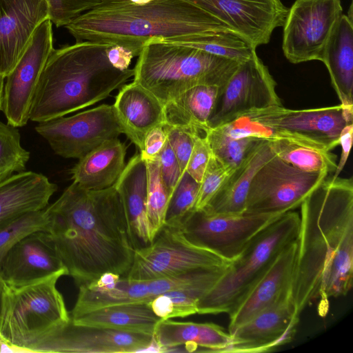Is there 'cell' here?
Here are the masks:
<instances>
[{"mask_svg":"<svg viewBox=\"0 0 353 353\" xmlns=\"http://www.w3.org/2000/svg\"><path fill=\"white\" fill-rule=\"evenodd\" d=\"M274 156L270 141L262 139L232 171L202 210L210 214L245 212L247 195L254 176Z\"/></svg>","mask_w":353,"mask_h":353,"instance_id":"26","label":"cell"},{"mask_svg":"<svg viewBox=\"0 0 353 353\" xmlns=\"http://www.w3.org/2000/svg\"><path fill=\"white\" fill-rule=\"evenodd\" d=\"M42 174L23 171L0 182V228L20 216L42 210L57 190Z\"/></svg>","mask_w":353,"mask_h":353,"instance_id":"25","label":"cell"},{"mask_svg":"<svg viewBox=\"0 0 353 353\" xmlns=\"http://www.w3.org/2000/svg\"><path fill=\"white\" fill-rule=\"evenodd\" d=\"M276 156L294 168L307 172L334 173L336 156L321 149L284 139L269 141Z\"/></svg>","mask_w":353,"mask_h":353,"instance_id":"33","label":"cell"},{"mask_svg":"<svg viewBox=\"0 0 353 353\" xmlns=\"http://www.w3.org/2000/svg\"><path fill=\"white\" fill-rule=\"evenodd\" d=\"M113 106L125 134L140 152L143 150L146 134L151 129L165 124L162 103L134 81L119 88Z\"/></svg>","mask_w":353,"mask_h":353,"instance_id":"23","label":"cell"},{"mask_svg":"<svg viewBox=\"0 0 353 353\" xmlns=\"http://www.w3.org/2000/svg\"><path fill=\"white\" fill-rule=\"evenodd\" d=\"M134 3H145V2H148L151 0H130Z\"/></svg>","mask_w":353,"mask_h":353,"instance_id":"50","label":"cell"},{"mask_svg":"<svg viewBox=\"0 0 353 353\" xmlns=\"http://www.w3.org/2000/svg\"><path fill=\"white\" fill-rule=\"evenodd\" d=\"M120 277L119 274L113 272H105L95 281L83 286L93 291H109L117 285Z\"/></svg>","mask_w":353,"mask_h":353,"instance_id":"47","label":"cell"},{"mask_svg":"<svg viewBox=\"0 0 353 353\" xmlns=\"http://www.w3.org/2000/svg\"><path fill=\"white\" fill-rule=\"evenodd\" d=\"M205 137L212 155L232 169H234L262 140L252 137L232 138L219 127L209 128Z\"/></svg>","mask_w":353,"mask_h":353,"instance_id":"35","label":"cell"},{"mask_svg":"<svg viewBox=\"0 0 353 353\" xmlns=\"http://www.w3.org/2000/svg\"><path fill=\"white\" fill-rule=\"evenodd\" d=\"M168 141L163 125L151 129L144 139L143 150L140 154L143 158L158 157Z\"/></svg>","mask_w":353,"mask_h":353,"instance_id":"44","label":"cell"},{"mask_svg":"<svg viewBox=\"0 0 353 353\" xmlns=\"http://www.w3.org/2000/svg\"><path fill=\"white\" fill-rule=\"evenodd\" d=\"M276 83L256 52L241 62L236 70L219 89L209 128L234 121L256 110L281 105L276 94Z\"/></svg>","mask_w":353,"mask_h":353,"instance_id":"13","label":"cell"},{"mask_svg":"<svg viewBox=\"0 0 353 353\" xmlns=\"http://www.w3.org/2000/svg\"><path fill=\"white\" fill-rule=\"evenodd\" d=\"M30 152L21 145L17 127L0 121V182L25 171Z\"/></svg>","mask_w":353,"mask_h":353,"instance_id":"36","label":"cell"},{"mask_svg":"<svg viewBox=\"0 0 353 353\" xmlns=\"http://www.w3.org/2000/svg\"><path fill=\"white\" fill-rule=\"evenodd\" d=\"M154 39L167 44L201 50L238 62L248 59L256 52L245 39L231 31Z\"/></svg>","mask_w":353,"mask_h":353,"instance_id":"32","label":"cell"},{"mask_svg":"<svg viewBox=\"0 0 353 353\" xmlns=\"http://www.w3.org/2000/svg\"><path fill=\"white\" fill-rule=\"evenodd\" d=\"M342 11L341 0H296L283 25L282 48L286 59L292 63L321 61Z\"/></svg>","mask_w":353,"mask_h":353,"instance_id":"12","label":"cell"},{"mask_svg":"<svg viewBox=\"0 0 353 353\" xmlns=\"http://www.w3.org/2000/svg\"><path fill=\"white\" fill-rule=\"evenodd\" d=\"M228 267L200 268L171 276L148 280H134L121 276L117 285L105 292L93 291L85 286H80L70 316L115 304L148 303L154 297L172 290L210 281H219Z\"/></svg>","mask_w":353,"mask_h":353,"instance_id":"17","label":"cell"},{"mask_svg":"<svg viewBox=\"0 0 353 353\" xmlns=\"http://www.w3.org/2000/svg\"><path fill=\"white\" fill-rule=\"evenodd\" d=\"M212 152L205 135L196 138L186 172L198 183H201Z\"/></svg>","mask_w":353,"mask_h":353,"instance_id":"43","label":"cell"},{"mask_svg":"<svg viewBox=\"0 0 353 353\" xmlns=\"http://www.w3.org/2000/svg\"><path fill=\"white\" fill-rule=\"evenodd\" d=\"M126 146L119 138L107 141L79 159L70 170L71 179L88 190L114 185L126 164Z\"/></svg>","mask_w":353,"mask_h":353,"instance_id":"29","label":"cell"},{"mask_svg":"<svg viewBox=\"0 0 353 353\" xmlns=\"http://www.w3.org/2000/svg\"><path fill=\"white\" fill-rule=\"evenodd\" d=\"M240 63L201 50L151 39L138 56L133 81L164 105L194 86L221 88Z\"/></svg>","mask_w":353,"mask_h":353,"instance_id":"5","label":"cell"},{"mask_svg":"<svg viewBox=\"0 0 353 353\" xmlns=\"http://www.w3.org/2000/svg\"><path fill=\"white\" fill-rule=\"evenodd\" d=\"M48 18L45 0H0V75L6 77L37 26Z\"/></svg>","mask_w":353,"mask_h":353,"instance_id":"21","label":"cell"},{"mask_svg":"<svg viewBox=\"0 0 353 353\" xmlns=\"http://www.w3.org/2000/svg\"><path fill=\"white\" fill-rule=\"evenodd\" d=\"M341 104L353 114V19L342 14L325 46L321 61Z\"/></svg>","mask_w":353,"mask_h":353,"instance_id":"28","label":"cell"},{"mask_svg":"<svg viewBox=\"0 0 353 353\" xmlns=\"http://www.w3.org/2000/svg\"><path fill=\"white\" fill-rule=\"evenodd\" d=\"M158 157L161 176L170 198L182 173L176 156L168 141Z\"/></svg>","mask_w":353,"mask_h":353,"instance_id":"42","label":"cell"},{"mask_svg":"<svg viewBox=\"0 0 353 353\" xmlns=\"http://www.w3.org/2000/svg\"><path fill=\"white\" fill-rule=\"evenodd\" d=\"M205 10L254 48L283 26L288 9L281 0H188Z\"/></svg>","mask_w":353,"mask_h":353,"instance_id":"18","label":"cell"},{"mask_svg":"<svg viewBox=\"0 0 353 353\" xmlns=\"http://www.w3.org/2000/svg\"><path fill=\"white\" fill-rule=\"evenodd\" d=\"M240 117L256 125L302 137L330 151L339 145L341 132L345 125L352 123L353 115L340 103L304 110L273 105L250 111Z\"/></svg>","mask_w":353,"mask_h":353,"instance_id":"16","label":"cell"},{"mask_svg":"<svg viewBox=\"0 0 353 353\" xmlns=\"http://www.w3.org/2000/svg\"><path fill=\"white\" fill-rule=\"evenodd\" d=\"M63 275H68V270L48 231L37 230L26 235L0 262V276L10 287L28 285Z\"/></svg>","mask_w":353,"mask_h":353,"instance_id":"19","label":"cell"},{"mask_svg":"<svg viewBox=\"0 0 353 353\" xmlns=\"http://www.w3.org/2000/svg\"><path fill=\"white\" fill-rule=\"evenodd\" d=\"M329 174L302 171L275 155L254 176L245 212L283 214L293 210Z\"/></svg>","mask_w":353,"mask_h":353,"instance_id":"11","label":"cell"},{"mask_svg":"<svg viewBox=\"0 0 353 353\" xmlns=\"http://www.w3.org/2000/svg\"><path fill=\"white\" fill-rule=\"evenodd\" d=\"M6 286V283L3 282V281L2 280V279L0 276V309H1V305L3 294Z\"/></svg>","mask_w":353,"mask_h":353,"instance_id":"49","label":"cell"},{"mask_svg":"<svg viewBox=\"0 0 353 353\" xmlns=\"http://www.w3.org/2000/svg\"><path fill=\"white\" fill-rule=\"evenodd\" d=\"M352 132L353 123L345 125L341 132L339 145H341L342 150L340 160L332 175L333 177L339 176L346 163L352 146Z\"/></svg>","mask_w":353,"mask_h":353,"instance_id":"46","label":"cell"},{"mask_svg":"<svg viewBox=\"0 0 353 353\" xmlns=\"http://www.w3.org/2000/svg\"><path fill=\"white\" fill-rule=\"evenodd\" d=\"M231 262L190 243L180 227L164 224L150 244L135 249L132 265L125 276L134 280L153 279L200 268L227 266Z\"/></svg>","mask_w":353,"mask_h":353,"instance_id":"8","label":"cell"},{"mask_svg":"<svg viewBox=\"0 0 353 353\" xmlns=\"http://www.w3.org/2000/svg\"><path fill=\"white\" fill-rule=\"evenodd\" d=\"M199 185L186 171L182 174L168 202L165 225L180 227L183 219L194 210Z\"/></svg>","mask_w":353,"mask_h":353,"instance_id":"38","label":"cell"},{"mask_svg":"<svg viewBox=\"0 0 353 353\" xmlns=\"http://www.w3.org/2000/svg\"><path fill=\"white\" fill-rule=\"evenodd\" d=\"M106 54L112 65L119 70L128 69L132 59L134 57L131 50L117 45L109 46Z\"/></svg>","mask_w":353,"mask_h":353,"instance_id":"45","label":"cell"},{"mask_svg":"<svg viewBox=\"0 0 353 353\" xmlns=\"http://www.w3.org/2000/svg\"><path fill=\"white\" fill-rule=\"evenodd\" d=\"M282 214H210L193 210L183 219L180 228L190 243L232 261L256 234Z\"/></svg>","mask_w":353,"mask_h":353,"instance_id":"9","label":"cell"},{"mask_svg":"<svg viewBox=\"0 0 353 353\" xmlns=\"http://www.w3.org/2000/svg\"><path fill=\"white\" fill-rule=\"evenodd\" d=\"M46 210L48 232L78 287L105 272L128 274L135 248L114 185L94 190L73 181Z\"/></svg>","mask_w":353,"mask_h":353,"instance_id":"2","label":"cell"},{"mask_svg":"<svg viewBox=\"0 0 353 353\" xmlns=\"http://www.w3.org/2000/svg\"><path fill=\"white\" fill-rule=\"evenodd\" d=\"M59 276L21 287L6 286L0 309V341L25 352L68 323L70 316L56 287Z\"/></svg>","mask_w":353,"mask_h":353,"instance_id":"7","label":"cell"},{"mask_svg":"<svg viewBox=\"0 0 353 353\" xmlns=\"http://www.w3.org/2000/svg\"><path fill=\"white\" fill-rule=\"evenodd\" d=\"M35 130L56 154L78 159L125 134L113 105L105 103L70 117L39 123Z\"/></svg>","mask_w":353,"mask_h":353,"instance_id":"10","label":"cell"},{"mask_svg":"<svg viewBox=\"0 0 353 353\" xmlns=\"http://www.w3.org/2000/svg\"><path fill=\"white\" fill-rule=\"evenodd\" d=\"M108 44L76 41L54 50L41 74L29 119L41 123L64 117L108 98L132 77L110 63Z\"/></svg>","mask_w":353,"mask_h":353,"instance_id":"4","label":"cell"},{"mask_svg":"<svg viewBox=\"0 0 353 353\" xmlns=\"http://www.w3.org/2000/svg\"><path fill=\"white\" fill-rule=\"evenodd\" d=\"M143 159L148 176L147 217L150 234L154 239L165 224L170 196L161 176L159 157Z\"/></svg>","mask_w":353,"mask_h":353,"instance_id":"34","label":"cell"},{"mask_svg":"<svg viewBox=\"0 0 353 353\" xmlns=\"http://www.w3.org/2000/svg\"><path fill=\"white\" fill-rule=\"evenodd\" d=\"M219 92L208 85L184 91L163 105L165 124L205 135Z\"/></svg>","mask_w":353,"mask_h":353,"instance_id":"30","label":"cell"},{"mask_svg":"<svg viewBox=\"0 0 353 353\" xmlns=\"http://www.w3.org/2000/svg\"><path fill=\"white\" fill-rule=\"evenodd\" d=\"M153 334L73 323L71 319L31 345L27 352H153Z\"/></svg>","mask_w":353,"mask_h":353,"instance_id":"15","label":"cell"},{"mask_svg":"<svg viewBox=\"0 0 353 353\" xmlns=\"http://www.w3.org/2000/svg\"><path fill=\"white\" fill-rule=\"evenodd\" d=\"M70 319L77 324L150 334H154L157 324L161 320L145 302L105 306L70 316Z\"/></svg>","mask_w":353,"mask_h":353,"instance_id":"31","label":"cell"},{"mask_svg":"<svg viewBox=\"0 0 353 353\" xmlns=\"http://www.w3.org/2000/svg\"><path fill=\"white\" fill-rule=\"evenodd\" d=\"M48 18L57 27L65 26L81 14L92 10L106 0H45Z\"/></svg>","mask_w":353,"mask_h":353,"instance_id":"39","label":"cell"},{"mask_svg":"<svg viewBox=\"0 0 353 353\" xmlns=\"http://www.w3.org/2000/svg\"><path fill=\"white\" fill-rule=\"evenodd\" d=\"M299 223V214L288 211L256 234L218 283L199 299L197 314L233 312L281 252L297 239Z\"/></svg>","mask_w":353,"mask_h":353,"instance_id":"6","label":"cell"},{"mask_svg":"<svg viewBox=\"0 0 353 353\" xmlns=\"http://www.w3.org/2000/svg\"><path fill=\"white\" fill-rule=\"evenodd\" d=\"M299 314L290 292L229 331L228 352H270L290 343L296 333Z\"/></svg>","mask_w":353,"mask_h":353,"instance_id":"20","label":"cell"},{"mask_svg":"<svg viewBox=\"0 0 353 353\" xmlns=\"http://www.w3.org/2000/svg\"><path fill=\"white\" fill-rule=\"evenodd\" d=\"M147 185L146 164L139 153L130 159L114 183L135 249L147 246L153 241L147 217Z\"/></svg>","mask_w":353,"mask_h":353,"instance_id":"24","label":"cell"},{"mask_svg":"<svg viewBox=\"0 0 353 353\" xmlns=\"http://www.w3.org/2000/svg\"><path fill=\"white\" fill-rule=\"evenodd\" d=\"M54 50L49 18L34 30L21 57L5 78L1 110L8 124L19 128L30 120V110L44 66Z\"/></svg>","mask_w":353,"mask_h":353,"instance_id":"14","label":"cell"},{"mask_svg":"<svg viewBox=\"0 0 353 353\" xmlns=\"http://www.w3.org/2000/svg\"><path fill=\"white\" fill-rule=\"evenodd\" d=\"M160 352H170L185 345L188 352L200 348L202 352H228L231 337L213 323H194L161 319L153 334Z\"/></svg>","mask_w":353,"mask_h":353,"instance_id":"27","label":"cell"},{"mask_svg":"<svg viewBox=\"0 0 353 353\" xmlns=\"http://www.w3.org/2000/svg\"><path fill=\"white\" fill-rule=\"evenodd\" d=\"M46 208L26 213L0 228V262L9 250L26 235L37 230L48 231Z\"/></svg>","mask_w":353,"mask_h":353,"instance_id":"37","label":"cell"},{"mask_svg":"<svg viewBox=\"0 0 353 353\" xmlns=\"http://www.w3.org/2000/svg\"><path fill=\"white\" fill-rule=\"evenodd\" d=\"M233 170L212 154L200 183L194 210L203 209Z\"/></svg>","mask_w":353,"mask_h":353,"instance_id":"40","label":"cell"},{"mask_svg":"<svg viewBox=\"0 0 353 353\" xmlns=\"http://www.w3.org/2000/svg\"><path fill=\"white\" fill-rule=\"evenodd\" d=\"M76 41L121 46L138 57L154 39L231 31L205 10L188 0H106L65 26ZM232 32V31H231Z\"/></svg>","mask_w":353,"mask_h":353,"instance_id":"3","label":"cell"},{"mask_svg":"<svg viewBox=\"0 0 353 353\" xmlns=\"http://www.w3.org/2000/svg\"><path fill=\"white\" fill-rule=\"evenodd\" d=\"M4 81L5 77L0 75V110L1 108L3 93V87H4Z\"/></svg>","mask_w":353,"mask_h":353,"instance_id":"48","label":"cell"},{"mask_svg":"<svg viewBox=\"0 0 353 353\" xmlns=\"http://www.w3.org/2000/svg\"><path fill=\"white\" fill-rule=\"evenodd\" d=\"M163 127L167 134L168 142L176 156L183 174L186 170L196 138L203 135L166 124H164Z\"/></svg>","mask_w":353,"mask_h":353,"instance_id":"41","label":"cell"},{"mask_svg":"<svg viewBox=\"0 0 353 353\" xmlns=\"http://www.w3.org/2000/svg\"><path fill=\"white\" fill-rule=\"evenodd\" d=\"M296 239L281 252L241 304L229 314L228 332L292 292L297 249Z\"/></svg>","mask_w":353,"mask_h":353,"instance_id":"22","label":"cell"},{"mask_svg":"<svg viewBox=\"0 0 353 353\" xmlns=\"http://www.w3.org/2000/svg\"><path fill=\"white\" fill-rule=\"evenodd\" d=\"M292 295L298 312L346 295L353 277V181L330 174L301 205Z\"/></svg>","mask_w":353,"mask_h":353,"instance_id":"1","label":"cell"}]
</instances>
